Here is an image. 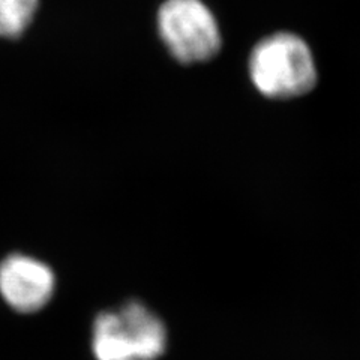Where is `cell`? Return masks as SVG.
<instances>
[{"label": "cell", "instance_id": "obj_1", "mask_svg": "<svg viewBox=\"0 0 360 360\" xmlns=\"http://www.w3.org/2000/svg\"><path fill=\"white\" fill-rule=\"evenodd\" d=\"M167 344L164 321L139 300L101 312L92 328L95 360H156Z\"/></svg>", "mask_w": 360, "mask_h": 360}, {"label": "cell", "instance_id": "obj_2", "mask_svg": "<svg viewBox=\"0 0 360 360\" xmlns=\"http://www.w3.org/2000/svg\"><path fill=\"white\" fill-rule=\"evenodd\" d=\"M250 75L262 95L290 99L311 92L317 83V66L305 41L295 33L281 32L255 45Z\"/></svg>", "mask_w": 360, "mask_h": 360}, {"label": "cell", "instance_id": "obj_3", "mask_svg": "<svg viewBox=\"0 0 360 360\" xmlns=\"http://www.w3.org/2000/svg\"><path fill=\"white\" fill-rule=\"evenodd\" d=\"M158 30L180 63L207 62L221 49L218 21L202 0H165L158 11Z\"/></svg>", "mask_w": 360, "mask_h": 360}, {"label": "cell", "instance_id": "obj_4", "mask_svg": "<svg viewBox=\"0 0 360 360\" xmlns=\"http://www.w3.org/2000/svg\"><path fill=\"white\" fill-rule=\"evenodd\" d=\"M54 274L35 258L14 254L0 263V296L20 314L41 311L54 292Z\"/></svg>", "mask_w": 360, "mask_h": 360}, {"label": "cell", "instance_id": "obj_5", "mask_svg": "<svg viewBox=\"0 0 360 360\" xmlns=\"http://www.w3.org/2000/svg\"><path fill=\"white\" fill-rule=\"evenodd\" d=\"M39 0H0V38H20L37 14Z\"/></svg>", "mask_w": 360, "mask_h": 360}]
</instances>
